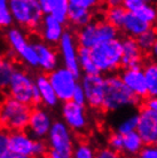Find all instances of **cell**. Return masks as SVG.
Instances as JSON below:
<instances>
[{
  "label": "cell",
  "instance_id": "8",
  "mask_svg": "<svg viewBox=\"0 0 157 158\" xmlns=\"http://www.w3.org/2000/svg\"><path fill=\"white\" fill-rule=\"evenodd\" d=\"M48 78L60 101L66 102L72 99V94L79 84V76L63 65L49 72Z\"/></svg>",
  "mask_w": 157,
  "mask_h": 158
},
{
  "label": "cell",
  "instance_id": "23",
  "mask_svg": "<svg viewBox=\"0 0 157 158\" xmlns=\"http://www.w3.org/2000/svg\"><path fill=\"white\" fill-rule=\"evenodd\" d=\"M70 8L69 0H48L46 7L44 8L45 14H51L62 23L68 22V14Z\"/></svg>",
  "mask_w": 157,
  "mask_h": 158
},
{
  "label": "cell",
  "instance_id": "29",
  "mask_svg": "<svg viewBox=\"0 0 157 158\" xmlns=\"http://www.w3.org/2000/svg\"><path fill=\"white\" fill-rule=\"evenodd\" d=\"M15 70L16 68L12 61L4 60L2 64L0 65V91H4L8 87Z\"/></svg>",
  "mask_w": 157,
  "mask_h": 158
},
{
  "label": "cell",
  "instance_id": "2",
  "mask_svg": "<svg viewBox=\"0 0 157 158\" xmlns=\"http://www.w3.org/2000/svg\"><path fill=\"white\" fill-rule=\"evenodd\" d=\"M32 109L30 104L23 103L12 96L0 102V127L9 131H25Z\"/></svg>",
  "mask_w": 157,
  "mask_h": 158
},
{
  "label": "cell",
  "instance_id": "38",
  "mask_svg": "<svg viewBox=\"0 0 157 158\" xmlns=\"http://www.w3.org/2000/svg\"><path fill=\"white\" fill-rule=\"evenodd\" d=\"M146 4L145 0H123V7L125 8L127 12L135 13Z\"/></svg>",
  "mask_w": 157,
  "mask_h": 158
},
{
  "label": "cell",
  "instance_id": "9",
  "mask_svg": "<svg viewBox=\"0 0 157 158\" xmlns=\"http://www.w3.org/2000/svg\"><path fill=\"white\" fill-rule=\"evenodd\" d=\"M9 96L27 104H35L36 81L27 71L16 69L7 87Z\"/></svg>",
  "mask_w": 157,
  "mask_h": 158
},
{
  "label": "cell",
  "instance_id": "20",
  "mask_svg": "<svg viewBox=\"0 0 157 158\" xmlns=\"http://www.w3.org/2000/svg\"><path fill=\"white\" fill-rule=\"evenodd\" d=\"M36 87L39 92L40 99H41V103L45 104L48 108H54L59 104L60 100L57 98V95L55 93L54 88L52 86L49 78L47 75L44 73H39L36 77Z\"/></svg>",
  "mask_w": 157,
  "mask_h": 158
},
{
  "label": "cell",
  "instance_id": "48",
  "mask_svg": "<svg viewBox=\"0 0 157 158\" xmlns=\"http://www.w3.org/2000/svg\"><path fill=\"white\" fill-rule=\"evenodd\" d=\"M2 62H4V59H2V57H1V55H0V65L2 64Z\"/></svg>",
  "mask_w": 157,
  "mask_h": 158
},
{
  "label": "cell",
  "instance_id": "3",
  "mask_svg": "<svg viewBox=\"0 0 157 158\" xmlns=\"http://www.w3.org/2000/svg\"><path fill=\"white\" fill-rule=\"evenodd\" d=\"M91 54L100 73H112L117 71L123 62L122 39L116 38L98 44L91 48Z\"/></svg>",
  "mask_w": 157,
  "mask_h": 158
},
{
  "label": "cell",
  "instance_id": "41",
  "mask_svg": "<svg viewBox=\"0 0 157 158\" xmlns=\"http://www.w3.org/2000/svg\"><path fill=\"white\" fill-rule=\"evenodd\" d=\"M118 155L114 149H111L109 146L107 147V148H102V149H100L98 151V154H96V157L99 158H116L118 157Z\"/></svg>",
  "mask_w": 157,
  "mask_h": 158
},
{
  "label": "cell",
  "instance_id": "25",
  "mask_svg": "<svg viewBox=\"0 0 157 158\" xmlns=\"http://www.w3.org/2000/svg\"><path fill=\"white\" fill-rule=\"evenodd\" d=\"M143 71L146 76V81L148 87V96L157 98V62L148 61L143 64Z\"/></svg>",
  "mask_w": 157,
  "mask_h": 158
},
{
  "label": "cell",
  "instance_id": "13",
  "mask_svg": "<svg viewBox=\"0 0 157 158\" xmlns=\"http://www.w3.org/2000/svg\"><path fill=\"white\" fill-rule=\"evenodd\" d=\"M52 125L53 120L49 114L43 108L37 107L32 109L27 130L35 140H44L47 138Z\"/></svg>",
  "mask_w": 157,
  "mask_h": 158
},
{
  "label": "cell",
  "instance_id": "14",
  "mask_svg": "<svg viewBox=\"0 0 157 158\" xmlns=\"http://www.w3.org/2000/svg\"><path fill=\"white\" fill-rule=\"evenodd\" d=\"M121 78L126 84V86L141 100L148 96V87L146 81V76L143 68L141 65L124 68L121 72Z\"/></svg>",
  "mask_w": 157,
  "mask_h": 158
},
{
  "label": "cell",
  "instance_id": "32",
  "mask_svg": "<svg viewBox=\"0 0 157 158\" xmlns=\"http://www.w3.org/2000/svg\"><path fill=\"white\" fill-rule=\"evenodd\" d=\"M95 156L96 154H95L93 147L85 142L76 144L75 149H74V155H72V157L75 158H93Z\"/></svg>",
  "mask_w": 157,
  "mask_h": 158
},
{
  "label": "cell",
  "instance_id": "44",
  "mask_svg": "<svg viewBox=\"0 0 157 158\" xmlns=\"http://www.w3.org/2000/svg\"><path fill=\"white\" fill-rule=\"evenodd\" d=\"M150 56H151V60H154V61L157 62V39H156V41H155V45H154L153 48H151V51H150Z\"/></svg>",
  "mask_w": 157,
  "mask_h": 158
},
{
  "label": "cell",
  "instance_id": "43",
  "mask_svg": "<svg viewBox=\"0 0 157 158\" xmlns=\"http://www.w3.org/2000/svg\"><path fill=\"white\" fill-rule=\"evenodd\" d=\"M107 7H117V6H123V0H103Z\"/></svg>",
  "mask_w": 157,
  "mask_h": 158
},
{
  "label": "cell",
  "instance_id": "45",
  "mask_svg": "<svg viewBox=\"0 0 157 158\" xmlns=\"http://www.w3.org/2000/svg\"><path fill=\"white\" fill-rule=\"evenodd\" d=\"M9 0H0V7H7Z\"/></svg>",
  "mask_w": 157,
  "mask_h": 158
},
{
  "label": "cell",
  "instance_id": "34",
  "mask_svg": "<svg viewBox=\"0 0 157 158\" xmlns=\"http://www.w3.org/2000/svg\"><path fill=\"white\" fill-rule=\"evenodd\" d=\"M108 146L114 149L117 154H123V146H124V135L115 131L112 134H110L108 139Z\"/></svg>",
  "mask_w": 157,
  "mask_h": 158
},
{
  "label": "cell",
  "instance_id": "6",
  "mask_svg": "<svg viewBox=\"0 0 157 158\" xmlns=\"http://www.w3.org/2000/svg\"><path fill=\"white\" fill-rule=\"evenodd\" d=\"M76 37L79 46L92 48L98 44L118 38V28L107 20H92L86 25L79 28Z\"/></svg>",
  "mask_w": 157,
  "mask_h": 158
},
{
  "label": "cell",
  "instance_id": "28",
  "mask_svg": "<svg viewBox=\"0 0 157 158\" xmlns=\"http://www.w3.org/2000/svg\"><path fill=\"white\" fill-rule=\"evenodd\" d=\"M126 10L123 6H117V7H108L106 12V20L115 25L116 28L122 29L124 20L126 16Z\"/></svg>",
  "mask_w": 157,
  "mask_h": 158
},
{
  "label": "cell",
  "instance_id": "21",
  "mask_svg": "<svg viewBox=\"0 0 157 158\" xmlns=\"http://www.w3.org/2000/svg\"><path fill=\"white\" fill-rule=\"evenodd\" d=\"M150 28H151V25L142 20L141 17H139L135 13L127 12L124 23H123L122 30L125 32L127 37L138 38L140 35H142L143 32H146Z\"/></svg>",
  "mask_w": 157,
  "mask_h": 158
},
{
  "label": "cell",
  "instance_id": "40",
  "mask_svg": "<svg viewBox=\"0 0 157 158\" xmlns=\"http://www.w3.org/2000/svg\"><path fill=\"white\" fill-rule=\"evenodd\" d=\"M71 100L75 101L76 103H78V104H82V106H85V104H86V95H85V92L83 89L80 83L78 84V86L76 87Z\"/></svg>",
  "mask_w": 157,
  "mask_h": 158
},
{
  "label": "cell",
  "instance_id": "7",
  "mask_svg": "<svg viewBox=\"0 0 157 158\" xmlns=\"http://www.w3.org/2000/svg\"><path fill=\"white\" fill-rule=\"evenodd\" d=\"M8 45L16 56L29 68H39V57L35 44H30L23 29L11 27L6 32Z\"/></svg>",
  "mask_w": 157,
  "mask_h": 158
},
{
  "label": "cell",
  "instance_id": "46",
  "mask_svg": "<svg viewBox=\"0 0 157 158\" xmlns=\"http://www.w3.org/2000/svg\"><path fill=\"white\" fill-rule=\"evenodd\" d=\"M39 2L41 4V7H43V9H44V8L46 7V5H47L48 0H39Z\"/></svg>",
  "mask_w": 157,
  "mask_h": 158
},
{
  "label": "cell",
  "instance_id": "18",
  "mask_svg": "<svg viewBox=\"0 0 157 158\" xmlns=\"http://www.w3.org/2000/svg\"><path fill=\"white\" fill-rule=\"evenodd\" d=\"M123 43V62L124 68L141 65L143 61V51H142L135 38L126 37L122 40Z\"/></svg>",
  "mask_w": 157,
  "mask_h": 158
},
{
  "label": "cell",
  "instance_id": "31",
  "mask_svg": "<svg viewBox=\"0 0 157 158\" xmlns=\"http://www.w3.org/2000/svg\"><path fill=\"white\" fill-rule=\"evenodd\" d=\"M135 14L139 17H141L143 21H146L147 23H149L150 25L157 22V7L150 2H146L141 8L138 9Z\"/></svg>",
  "mask_w": 157,
  "mask_h": 158
},
{
  "label": "cell",
  "instance_id": "42",
  "mask_svg": "<svg viewBox=\"0 0 157 158\" xmlns=\"http://www.w3.org/2000/svg\"><path fill=\"white\" fill-rule=\"evenodd\" d=\"M145 107H148L154 112L157 114V98H150V96H148V99L146 100L145 102Z\"/></svg>",
  "mask_w": 157,
  "mask_h": 158
},
{
  "label": "cell",
  "instance_id": "19",
  "mask_svg": "<svg viewBox=\"0 0 157 158\" xmlns=\"http://www.w3.org/2000/svg\"><path fill=\"white\" fill-rule=\"evenodd\" d=\"M38 57H39V68L44 72L53 71L59 67V55L52 47V45L47 43H36L35 44Z\"/></svg>",
  "mask_w": 157,
  "mask_h": 158
},
{
  "label": "cell",
  "instance_id": "24",
  "mask_svg": "<svg viewBox=\"0 0 157 158\" xmlns=\"http://www.w3.org/2000/svg\"><path fill=\"white\" fill-rule=\"evenodd\" d=\"M143 147H145V141L142 140L141 135L137 131L124 135V146H123L124 155L130 157L139 156Z\"/></svg>",
  "mask_w": 157,
  "mask_h": 158
},
{
  "label": "cell",
  "instance_id": "15",
  "mask_svg": "<svg viewBox=\"0 0 157 158\" xmlns=\"http://www.w3.org/2000/svg\"><path fill=\"white\" fill-rule=\"evenodd\" d=\"M137 132L141 135L145 144L157 142V114L148 107L139 110V123Z\"/></svg>",
  "mask_w": 157,
  "mask_h": 158
},
{
  "label": "cell",
  "instance_id": "10",
  "mask_svg": "<svg viewBox=\"0 0 157 158\" xmlns=\"http://www.w3.org/2000/svg\"><path fill=\"white\" fill-rule=\"evenodd\" d=\"M86 95V104L92 109H102L106 77L102 73H84L80 80Z\"/></svg>",
  "mask_w": 157,
  "mask_h": 158
},
{
  "label": "cell",
  "instance_id": "30",
  "mask_svg": "<svg viewBox=\"0 0 157 158\" xmlns=\"http://www.w3.org/2000/svg\"><path fill=\"white\" fill-rule=\"evenodd\" d=\"M139 44V46L141 48L143 53H150L153 46L155 45V41L157 39V31L154 30L153 28L148 29L146 32H143L142 35L135 38Z\"/></svg>",
  "mask_w": 157,
  "mask_h": 158
},
{
  "label": "cell",
  "instance_id": "49",
  "mask_svg": "<svg viewBox=\"0 0 157 158\" xmlns=\"http://www.w3.org/2000/svg\"><path fill=\"white\" fill-rule=\"evenodd\" d=\"M1 100H2V98H1V94H0V102H1Z\"/></svg>",
  "mask_w": 157,
  "mask_h": 158
},
{
  "label": "cell",
  "instance_id": "27",
  "mask_svg": "<svg viewBox=\"0 0 157 158\" xmlns=\"http://www.w3.org/2000/svg\"><path fill=\"white\" fill-rule=\"evenodd\" d=\"M138 123H139V112H130L116 124L115 130L118 133L125 135L127 133L137 131Z\"/></svg>",
  "mask_w": 157,
  "mask_h": 158
},
{
  "label": "cell",
  "instance_id": "47",
  "mask_svg": "<svg viewBox=\"0 0 157 158\" xmlns=\"http://www.w3.org/2000/svg\"><path fill=\"white\" fill-rule=\"evenodd\" d=\"M146 2H150V4H153V2H155V1H157V0H145Z\"/></svg>",
  "mask_w": 157,
  "mask_h": 158
},
{
  "label": "cell",
  "instance_id": "17",
  "mask_svg": "<svg viewBox=\"0 0 157 158\" xmlns=\"http://www.w3.org/2000/svg\"><path fill=\"white\" fill-rule=\"evenodd\" d=\"M38 31L44 41L49 45H59L60 40L66 32L64 23L55 19L51 14H46L44 16L41 24L38 28Z\"/></svg>",
  "mask_w": 157,
  "mask_h": 158
},
{
  "label": "cell",
  "instance_id": "22",
  "mask_svg": "<svg viewBox=\"0 0 157 158\" xmlns=\"http://www.w3.org/2000/svg\"><path fill=\"white\" fill-rule=\"evenodd\" d=\"M93 20V14L91 9L84 7H79L75 5H70L69 14H68V22L76 28H82Z\"/></svg>",
  "mask_w": 157,
  "mask_h": 158
},
{
  "label": "cell",
  "instance_id": "36",
  "mask_svg": "<svg viewBox=\"0 0 157 158\" xmlns=\"http://www.w3.org/2000/svg\"><path fill=\"white\" fill-rule=\"evenodd\" d=\"M48 144L47 141L44 140H35L33 144V157H44L45 155H48Z\"/></svg>",
  "mask_w": 157,
  "mask_h": 158
},
{
  "label": "cell",
  "instance_id": "1",
  "mask_svg": "<svg viewBox=\"0 0 157 158\" xmlns=\"http://www.w3.org/2000/svg\"><path fill=\"white\" fill-rule=\"evenodd\" d=\"M138 98L131 91L126 84L123 81L119 75H111L106 77L104 86V98H103L102 109L107 112H118V111L138 107L140 103Z\"/></svg>",
  "mask_w": 157,
  "mask_h": 158
},
{
  "label": "cell",
  "instance_id": "39",
  "mask_svg": "<svg viewBox=\"0 0 157 158\" xmlns=\"http://www.w3.org/2000/svg\"><path fill=\"white\" fill-rule=\"evenodd\" d=\"M139 156L142 158H157V143L145 144Z\"/></svg>",
  "mask_w": 157,
  "mask_h": 158
},
{
  "label": "cell",
  "instance_id": "12",
  "mask_svg": "<svg viewBox=\"0 0 157 158\" xmlns=\"http://www.w3.org/2000/svg\"><path fill=\"white\" fill-rule=\"evenodd\" d=\"M61 114L63 122L76 133H83L88 126V117L85 106L78 104L72 100L63 102Z\"/></svg>",
  "mask_w": 157,
  "mask_h": 158
},
{
  "label": "cell",
  "instance_id": "11",
  "mask_svg": "<svg viewBox=\"0 0 157 158\" xmlns=\"http://www.w3.org/2000/svg\"><path fill=\"white\" fill-rule=\"evenodd\" d=\"M59 54L61 56L62 63L66 68L77 76H80L82 69L79 65V44L77 37H75L71 32L66 31L59 43Z\"/></svg>",
  "mask_w": 157,
  "mask_h": 158
},
{
  "label": "cell",
  "instance_id": "5",
  "mask_svg": "<svg viewBox=\"0 0 157 158\" xmlns=\"http://www.w3.org/2000/svg\"><path fill=\"white\" fill-rule=\"evenodd\" d=\"M8 8L14 22L28 30H38L45 16L39 0H9Z\"/></svg>",
  "mask_w": 157,
  "mask_h": 158
},
{
  "label": "cell",
  "instance_id": "33",
  "mask_svg": "<svg viewBox=\"0 0 157 158\" xmlns=\"http://www.w3.org/2000/svg\"><path fill=\"white\" fill-rule=\"evenodd\" d=\"M0 158H12L9 148V131L0 128Z\"/></svg>",
  "mask_w": 157,
  "mask_h": 158
},
{
  "label": "cell",
  "instance_id": "4",
  "mask_svg": "<svg viewBox=\"0 0 157 158\" xmlns=\"http://www.w3.org/2000/svg\"><path fill=\"white\" fill-rule=\"evenodd\" d=\"M74 131L63 120L53 122L47 138L48 156L51 158H70L75 149V136Z\"/></svg>",
  "mask_w": 157,
  "mask_h": 158
},
{
  "label": "cell",
  "instance_id": "35",
  "mask_svg": "<svg viewBox=\"0 0 157 158\" xmlns=\"http://www.w3.org/2000/svg\"><path fill=\"white\" fill-rule=\"evenodd\" d=\"M14 19L9 8L7 7H0V29H6L12 27Z\"/></svg>",
  "mask_w": 157,
  "mask_h": 158
},
{
  "label": "cell",
  "instance_id": "26",
  "mask_svg": "<svg viewBox=\"0 0 157 158\" xmlns=\"http://www.w3.org/2000/svg\"><path fill=\"white\" fill-rule=\"evenodd\" d=\"M79 65L82 69V72L84 73H100L99 69L95 65L92 54H91V48L82 47L79 46Z\"/></svg>",
  "mask_w": 157,
  "mask_h": 158
},
{
  "label": "cell",
  "instance_id": "16",
  "mask_svg": "<svg viewBox=\"0 0 157 158\" xmlns=\"http://www.w3.org/2000/svg\"><path fill=\"white\" fill-rule=\"evenodd\" d=\"M35 139L25 131L9 132V148L12 158H30L33 157Z\"/></svg>",
  "mask_w": 157,
  "mask_h": 158
},
{
  "label": "cell",
  "instance_id": "50",
  "mask_svg": "<svg viewBox=\"0 0 157 158\" xmlns=\"http://www.w3.org/2000/svg\"><path fill=\"white\" fill-rule=\"evenodd\" d=\"M156 143H157V142H156Z\"/></svg>",
  "mask_w": 157,
  "mask_h": 158
},
{
  "label": "cell",
  "instance_id": "37",
  "mask_svg": "<svg viewBox=\"0 0 157 158\" xmlns=\"http://www.w3.org/2000/svg\"><path fill=\"white\" fill-rule=\"evenodd\" d=\"M69 1H70V5H75V6H79V7H84L93 10L101 5L103 0H69Z\"/></svg>",
  "mask_w": 157,
  "mask_h": 158
}]
</instances>
